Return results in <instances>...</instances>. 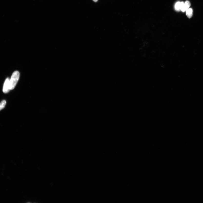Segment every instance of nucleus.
<instances>
[{
	"instance_id": "obj_6",
	"label": "nucleus",
	"mask_w": 203,
	"mask_h": 203,
	"mask_svg": "<svg viewBox=\"0 0 203 203\" xmlns=\"http://www.w3.org/2000/svg\"><path fill=\"white\" fill-rule=\"evenodd\" d=\"M185 8L186 11L188 10V9L189 8V7L190 6V3L188 1H186L184 3Z\"/></svg>"
},
{
	"instance_id": "obj_2",
	"label": "nucleus",
	"mask_w": 203,
	"mask_h": 203,
	"mask_svg": "<svg viewBox=\"0 0 203 203\" xmlns=\"http://www.w3.org/2000/svg\"><path fill=\"white\" fill-rule=\"evenodd\" d=\"M10 79L8 78L5 80L3 85V92L5 93H8L10 90Z\"/></svg>"
},
{
	"instance_id": "obj_1",
	"label": "nucleus",
	"mask_w": 203,
	"mask_h": 203,
	"mask_svg": "<svg viewBox=\"0 0 203 203\" xmlns=\"http://www.w3.org/2000/svg\"><path fill=\"white\" fill-rule=\"evenodd\" d=\"M20 73L18 71H14L13 73L11 78L10 80V90L14 89L17 85L20 78Z\"/></svg>"
},
{
	"instance_id": "obj_3",
	"label": "nucleus",
	"mask_w": 203,
	"mask_h": 203,
	"mask_svg": "<svg viewBox=\"0 0 203 203\" xmlns=\"http://www.w3.org/2000/svg\"><path fill=\"white\" fill-rule=\"evenodd\" d=\"M186 16L189 19L191 18L193 15V10L191 8H189L186 11Z\"/></svg>"
},
{
	"instance_id": "obj_4",
	"label": "nucleus",
	"mask_w": 203,
	"mask_h": 203,
	"mask_svg": "<svg viewBox=\"0 0 203 203\" xmlns=\"http://www.w3.org/2000/svg\"><path fill=\"white\" fill-rule=\"evenodd\" d=\"M181 2L179 1L177 2L175 5V10L177 11H179L180 10Z\"/></svg>"
},
{
	"instance_id": "obj_5",
	"label": "nucleus",
	"mask_w": 203,
	"mask_h": 203,
	"mask_svg": "<svg viewBox=\"0 0 203 203\" xmlns=\"http://www.w3.org/2000/svg\"><path fill=\"white\" fill-rule=\"evenodd\" d=\"M6 104V101L3 100L0 103V111H1L5 108Z\"/></svg>"
},
{
	"instance_id": "obj_8",
	"label": "nucleus",
	"mask_w": 203,
	"mask_h": 203,
	"mask_svg": "<svg viewBox=\"0 0 203 203\" xmlns=\"http://www.w3.org/2000/svg\"><path fill=\"white\" fill-rule=\"evenodd\" d=\"M93 0L95 2H96L98 1V0Z\"/></svg>"
},
{
	"instance_id": "obj_7",
	"label": "nucleus",
	"mask_w": 203,
	"mask_h": 203,
	"mask_svg": "<svg viewBox=\"0 0 203 203\" xmlns=\"http://www.w3.org/2000/svg\"><path fill=\"white\" fill-rule=\"evenodd\" d=\"M180 10L183 12L186 11L185 8L184 3L183 2H181Z\"/></svg>"
}]
</instances>
